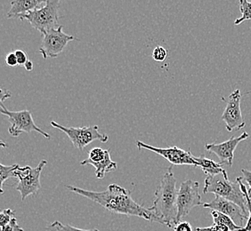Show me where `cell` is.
Instances as JSON below:
<instances>
[{"mask_svg": "<svg viewBox=\"0 0 251 231\" xmlns=\"http://www.w3.org/2000/svg\"><path fill=\"white\" fill-rule=\"evenodd\" d=\"M46 2L47 0H14L11 2V8L7 13V18H18L19 15L37 9V7Z\"/></svg>", "mask_w": 251, "mask_h": 231, "instance_id": "obj_15", "label": "cell"}, {"mask_svg": "<svg viewBox=\"0 0 251 231\" xmlns=\"http://www.w3.org/2000/svg\"><path fill=\"white\" fill-rule=\"evenodd\" d=\"M5 63L10 67H15L16 65H18V61H17V57L15 55V52L7 53V55L5 57Z\"/></svg>", "mask_w": 251, "mask_h": 231, "instance_id": "obj_27", "label": "cell"}, {"mask_svg": "<svg viewBox=\"0 0 251 231\" xmlns=\"http://www.w3.org/2000/svg\"><path fill=\"white\" fill-rule=\"evenodd\" d=\"M238 182L240 183V186L242 188V190L244 193V196L246 198L247 200V207H248V211H249V218L247 220V223L245 226L242 228L241 230H239L238 231H251V198L250 197V194L248 191V188L246 186L242 183V177H237Z\"/></svg>", "mask_w": 251, "mask_h": 231, "instance_id": "obj_19", "label": "cell"}, {"mask_svg": "<svg viewBox=\"0 0 251 231\" xmlns=\"http://www.w3.org/2000/svg\"><path fill=\"white\" fill-rule=\"evenodd\" d=\"M66 188L72 192L97 203L107 211L126 216H136L146 221L158 222L159 219L149 208L138 205L131 197V192L117 184H111L103 191H91L84 188L68 185Z\"/></svg>", "mask_w": 251, "mask_h": 231, "instance_id": "obj_1", "label": "cell"}, {"mask_svg": "<svg viewBox=\"0 0 251 231\" xmlns=\"http://www.w3.org/2000/svg\"><path fill=\"white\" fill-rule=\"evenodd\" d=\"M51 125L67 135L74 148L79 150H83L87 146L92 143L93 141L99 140L102 143H105L109 140V136L101 134L98 125H89L83 127H67L60 125L54 121L51 122Z\"/></svg>", "mask_w": 251, "mask_h": 231, "instance_id": "obj_5", "label": "cell"}, {"mask_svg": "<svg viewBox=\"0 0 251 231\" xmlns=\"http://www.w3.org/2000/svg\"><path fill=\"white\" fill-rule=\"evenodd\" d=\"M196 231H223L220 230L217 225H213V226L206 227V228H197Z\"/></svg>", "mask_w": 251, "mask_h": 231, "instance_id": "obj_29", "label": "cell"}, {"mask_svg": "<svg viewBox=\"0 0 251 231\" xmlns=\"http://www.w3.org/2000/svg\"><path fill=\"white\" fill-rule=\"evenodd\" d=\"M63 29V26L61 25L56 29H50L42 34V42L39 51L42 54L44 60L57 57L60 53H63L69 42L77 40L75 37L65 33Z\"/></svg>", "mask_w": 251, "mask_h": 231, "instance_id": "obj_9", "label": "cell"}, {"mask_svg": "<svg viewBox=\"0 0 251 231\" xmlns=\"http://www.w3.org/2000/svg\"><path fill=\"white\" fill-rule=\"evenodd\" d=\"M24 66H25V69H26L27 71H32V70H33L34 64L30 60H28L27 63H25Z\"/></svg>", "mask_w": 251, "mask_h": 231, "instance_id": "obj_31", "label": "cell"}, {"mask_svg": "<svg viewBox=\"0 0 251 231\" xmlns=\"http://www.w3.org/2000/svg\"><path fill=\"white\" fill-rule=\"evenodd\" d=\"M250 197L251 198V194H250Z\"/></svg>", "mask_w": 251, "mask_h": 231, "instance_id": "obj_32", "label": "cell"}, {"mask_svg": "<svg viewBox=\"0 0 251 231\" xmlns=\"http://www.w3.org/2000/svg\"><path fill=\"white\" fill-rule=\"evenodd\" d=\"M47 164V160H41L37 167L33 168L29 165H26L23 167L19 166L16 170L15 176L19 182L15 186V189L19 191L23 201H25L29 196H36L41 189L40 176Z\"/></svg>", "mask_w": 251, "mask_h": 231, "instance_id": "obj_7", "label": "cell"}, {"mask_svg": "<svg viewBox=\"0 0 251 231\" xmlns=\"http://www.w3.org/2000/svg\"><path fill=\"white\" fill-rule=\"evenodd\" d=\"M15 53L17 57V61H18V65H25V63H27V61L29 60L27 57V54L23 50H16Z\"/></svg>", "mask_w": 251, "mask_h": 231, "instance_id": "obj_26", "label": "cell"}, {"mask_svg": "<svg viewBox=\"0 0 251 231\" xmlns=\"http://www.w3.org/2000/svg\"><path fill=\"white\" fill-rule=\"evenodd\" d=\"M61 0H47L42 7L18 16L21 21H27L31 27L44 34L58 28L59 6Z\"/></svg>", "mask_w": 251, "mask_h": 231, "instance_id": "obj_4", "label": "cell"}, {"mask_svg": "<svg viewBox=\"0 0 251 231\" xmlns=\"http://www.w3.org/2000/svg\"><path fill=\"white\" fill-rule=\"evenodd\" d=\"M1 114L5 116L7 120L9 121L10 125L8 128L10 135L13 137H18L21 134L26 133L29 134L31 132H38L39 134L43 135L48 140L51 139V135L46 133L45 131L39 128L36 123L34 122L31 112L28 110L21 111H12L7 110L4 103L1 102Z\"/></svg>", "mask_w": 251, "mask_h": 231, "instance_id": "obj_6", "label": "cell"}, {"mask_svg": "<svg viewBox=\"0 0 251 231\" xmlns=\"http://www.w3.org/2000/svg\"><path fill=\"white\" fill-rule=\"evenodd\" d=\"M241 100L242 93L239 89L234 90L229 95L226 107L222 115L223 121L226 123L228 132H232L234 129L241 130L246 125L241 109Z\"/></svg>", "mask_w": 251, "mask_h": 231, "instance_id": "obj_11", "label": "cell"}, {"mask_svg": "<svg viewBox=\"0 0 251 231\" xmlns=\"http://www.w3.org/2000/svg\"><path fill=\"white\" fill-rule=\"evenodd\" d=\"M250 137V135L247 132H243L242 135L238 137H232L229 140H226L221 143H209L205 145V149L208 152L213 153L218 157L221 164H226L232 166L234 152L237 149V146Z\"/></svg>", "mask_w": 251, "mask_h": 231, "instance_id": "obj_13", "label": "cell"}, {"mask_svg": "<svg viewBox=\"0 0 251 231\" xmlns=\"http://www.w3.org/2000/svg\"><path fill=\"white\" fill-rule=\"evenodd\" d=\"M173 230L174 231H193V227L190 224V222H184V221L176 224Z\"/></svg>", "mask_w": 251, "mask_h": 231, "instance_id": "obj_25", "label": "cell"}, {"mask_svg": "<svg viewBox=\"0 0 251 231\" xmlns=\"http://www.w3.org/2000/svg\"><path fill=\"white\" fill-rule=\"evenodd\" d=\"M48 231H99L97 229H92V230H82V229H77L75 227L72 226L70 224H63L59 221L52 222L50 225L47 227Z\"/></svg>", "mask_w": 251, "mask_h": 231, "instance_id": "obj_21", "label": "cell"}, {"mask_svg": "<svg viewBox=\"0 0 251 231\" xmlns=\"http://www.w3.org/2000/svg\"><path fill=\"white\" fill-rule=\"evenodd\" d=\"M204 208H208L210 210H215L222 212L228 217H230L238 226L243 228V222L248 220L249 216L244 213L242 208L235 203L226 198L216 196V198L211 202L205 203L202 206Z\"/></svg>", "mask_w": 251, "mask_h": 231, "instance_id": "obj_14", "label": "cell"}, {"mask_svg": "<svg viewBox=\"0 0 251 231\" xmlns=\"http://www.w3.org/2000/svg\"><path fill=\"white\" fill-rule=\"evenodd\" d=\"M81 165L91 164L96 168L97 179H103L107 173L115 171L117 163L111 158L109 149L94 148L88 152V159L83 160Z\"/></svg>", "mask_w": 251, "mask_h": 231, "instance_id": "obj_12", "label": "cell"}, {"mask_svg": "<svg viewBox=\"0 0 251 231\" xmlns=\"http://www.w3.org/2000/svg\"><path fill=\"white\" fill-rule=\"evenodd\" d=\"M1 231H25L23 228H21L17 222L16 217L14 218L10 223L5 226L1 227Z\"/></svg>", "mask_w": 251, "mask_h": 231, "instance_id": "obj_24", "label": "cell"}, {"mask_svg": "<svg viewBox=\"0 0 251 231\" xmlns=\"http://www.w3.org/2000/svg\"><path fill=\"white\" fill-rule=\"evenodd\" d=\"M211 215L214 224L217 225L223 231H238L242 229V227L238 226L230 217L227 216L222 212L212 210Z\"/></svg>", "mask_w": 251, "mask_h": 231, "instance_id": "obj_17", "label": "cell"}, {"mask_svg": "<svg viewBox=\"0 0 251 231\" xmlns=\"http://www.w3.org/2000/svg\"><path fill=\"white\" fill-rule=\"evenodd\" d=\"M136 147L138 149H147L161 156L173 165L187 164V165H193L195 167H198V163L195 160V157L192 154V152L185 151L184 149L178 148L177 146H173L169 148H159V147L146 144L140 140H137Z\"/></svg>", "mask_w": 251, "mask_h": 231, "instance_id": "obj_10", "label": "cell"}, {"mask_svg": "<svg viewBox=\"0 0 251 231\" xmlns=\"http://www.w3.org/2000/svg\"><path fill=\"white\" fill-rule=\"evenodd\" d=\"M19 164H12V165H5V164H0V190L1 194L4 193L3 188H4V183L7 179L16 177L15 176V172L17 168L19 167Z\"/></svg>", "mask_w": 251, "mask_h": 231, "instance_id": "obj_18", "label": "cell"}, {"mask_svg": "<svg viewBox=\"0 0 251 231\" xmlns=\"http://www.w3.org/2000/svg\"><path fill=\"white\" fill-rule=\"evenodd\" d=\"M203 193H212L216 196H219L235 203L242 208L244 213L249 216L246 198L240 186V183L237 179L235 182H231L228 178V174L226 170L218 175L207 176V178L205 179Z\"/></svg>", "mask_w": 251, "mask_h": 231, "instance_id": "obj_3", "label": "cell"}, {"mask_svg": "<svg viewBox=\"0 0 251 231\" xmlns=\"http://www.w3.org/2000/svg\"><path fill=\"white\" fill-rule=\"evenodd\" d=\"M177 196L176 180L173 169L169 167L156 188L153 204L149 209L159 218L160 224L172 229L177 224Z\"/></svg>", "mask_w": 251, "mask_h": 231, "instance_id": "obj_2", "label": "cell"}, {"mask_svg": "<svg viewBox=\"0 0 251 231\" xmlns=\"http://www.w3.org/2000/svg\"><path fill=\"white\" fill-rule=\"evenodd\" d=\"M15 218V212L12 209H4L0 212V226H5Z\"/></svg>", "mask_w": 251, "mask_h": 231, "instance_id": "obj_22", "label": "cell"}, {"mask_svg": "<svg viewBox=\"0 0 251 231\" xmlns=\"http://www.w3.org/2000/svg\"><path fill=\"white\" fill-rule=\"evenodd\" d=\"M11 97V92L9 91H5L4 89H1V102H4L5 99H8Z\"/></svg>", "mask_w": 251, "mask_h": 231, "instance_id": "obj_30", "label": "cell"}, {"mask_svg": "<svg viewBox=\"0 0 251 231\" xmlns=\"http://www.w3.org/2000/svg\"><path fill=\"white\" fill-rule=\"evenodd\" d=\"M242 173L243 174L242 178L249 185V188H248L249 194H251V171H249L247 169H242Z\"/></svg>", "mask_w": 251, "mask_h": 231, "instance_id": "obj_28", "label": "cell"}, {"mask_svg": "<svg viewBox=\"0 0 251 231\" xmlns=\"http://www.w3.org/2000/svg\"><path fill=\"white\" fill-rule=\"evenodd\" d=\"M195 160L198 163L199 168L201 169L207 176L218 175L226 170L221 163H217L212 159H207L205 157H195Z\"/></svg>", "mask_w": 251, "mask_h": 231, "instance_id": "obj_16", "label": "cell"}, {"mask_svg": "<svg viewBox=\"0 0 251 231\" xmlns=\"http://www.w3.org/2000/svg\"><path fill=\"white\" fill-rule=\"evenodd\" d=\"M168 57V51L161 46H158L155 47L152 52L153 60L158 63H162Z\"/></svg>", "mask_w": 251, "mask_h": 231, "instance_id": "obj_23", "label": "cell"}, {"mask_svg": "<svg viewBox=\"0 0 251 231\" xmlns=\"http://www.w3.org/2000/svg\"><path fill=\"white\" fill-rule=\"evenodd\" d=\"M177 223L182 222L194 207H202L200 193V184L193 180H187L181 183L177 196Z\"/></svg>", "mask_w": 251, "mask_h": 231, "instance_id": "obj_8", "label": "cell"}, {"mask_svg": "<svg viewBox=\"0 0 251 231\" xmlns=\"http://www.w3.org/2000/svg\"><path fill=\"white\" fill-rule=\"evenodd\" d=\"M240 11L242 16L234 21V25H240L245 21L251 20V2L249 0H240Z\"/></svg>", "mask_w": 251, "mask_h": 231, "instance_id": "obj_20", "label": "cell"}]
</instances>
